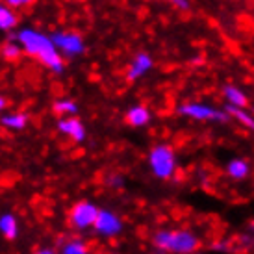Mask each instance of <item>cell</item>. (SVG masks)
Returning <instances> with one entry per match:
<instances>
[{"instance_id": "ac0fdd59", "label": "cell", "mask_w": 254, "mask_h": 254, "mask_svg": "<svg viewBox=\"0 0 254 254\" xmlns=\"http://www.w3.org/2000/svg\"><path fill=\"white\" fill-rule=\"evenodd\" d=\"M0 232L4 234V238H7V240H13L17 236V223L11 215H4L0 219Z\"/></svg>"}, {"instance_id": "9a60e30c", "label": "cell", "mask_w": 254, "mask_h": 254, "mask_svg": "<svg viewBox=\"0 0 254 254\" xmlns=\"http://www.w3.org/2000/svg\"><path fill=\"white\" fill-rule=\"evenodd\" d=\"M52 112L56 113L58 117H74L80 108L78 102L71 97H60V99L52 100Z\"/></svg>"}, {"instance_id": "8fae6325", "label": "cell", "mask_w": 254, "mask_h": 254, "mask_svg": "<svg viewBox=\"0 0 254 254\" xmlns=\"http://www.w3.org/2000/svg\"><path fill=\"white\" fill-rule=\"evenodd\" d=\"M221 93L225 97L226 106H234V108H243L247 110L249 108V97L247 93L241 89L240 85L236 84H225L221 87Z\"/></svg>"}, {"instance_id": "277c9868", "label": "cell", "mask_w": 254, "mask_h": 254, "mask_svg": "<svg viewBox=\"0 0 254 254\" xmlns=\"http://www.w3.org/2000/svg\"><path fill=\"white\" fill-rule=\"evenodd\" d=\"M50 39L54 43L58 52L65 58V60H76L82 58L87 52V43L85 37L71 28H54L49 32Z\"/></svg>"}, {"instance_id": "6da1fadb", "label": "cell", "mask_w": 254, "mask_h": 254, "mask_svg": "<svg viewBox=\"0 0 254 254\" xmlns=\"http://www.w3.org/2000/svg\"><path fill=\"white\" fill-rule=\"evenodd\" d=\"M9 37H13L15 41L21 45L22 52L30 58H36L47 71H50L56 76L65 74V71H67L65 58L54 47L49 32L37 28V26H30V24L22 26L21 24L13 34H9Z\"/></svg>"}, {"instance_id": "8992f818", "label": "cell", "mask_w": 254, "mask_h": 254, "mask_svg": "<svg viewBox=\"0 0 254 254\" xmlns=\"http://www.w3.org/2000/svg\"><path fill=\"white\" fill-rule=\"evenodd\" d=\"M154 69V58L147 50H137L134 56L130 58V62L127 65V71H125V78L127 82H137L148 74V72Z\"/></svg>"}, {"instance_id": "ba28073f", "label": "cell", "mask_w": 254, "mask_h": 254, "mask_svg": "<svg viewBox=\"0 0 254 254\" xmlns=\"http://www.w3.org/2000/svg\"><path fill=\"white\" fill-rule=\"evenodd\" d=\"M56 128L60 134L71 137L74 143H82L87 135V130H85V125L78 119L76 115L74 117H60L56 123Z\"/></svg>"}, {"instance_id": "5bb4252c", "label": "cell", "mask_w": 254, "mask_h": 254, "mask_svg": "<svg viewBox=\"0 0 254 254\" xmlns=\"http://www.w3.org/2000/svg\"><path fill=\"white\" fill-rule=\"evenodd\" d=\"M225 171L232 180H245L251 175V163L245 158H232L226 163Z\"/></svg>"}, {"instance_id": "7402d4cb", "label": "cell", "mask_w": 254, "mask_h": 254, "mask_svg": "<svg viewBox=\"0 0 254 254\" xmlns=\"http://www.w3.org/2000/svg\"><path fill=\"white\" fill-rule=\"evenodd\" d=\"M190 64L193 65V67H202V65H204V56H193L190 60Z\"/></svg>"}, {"instance_id": "5b68a950", "label": "cell", "mask_w": 254, "mask_h": 254, "mask_svg": "<svg viewBox=\"0 0 254 254\" xmlns=\"http://www.w3.org/2000/svg\"><path fill=\"white\" fill-rule=\"evenodd\" d=\"M148 165L156 178L169 180L177 173V152L169 143H156L148 152Z\"/></svg>"}, {"instance_id": "2e32d148", "label": "cell", "mask_w": 254, "mask_h": 254, "mask_svg": "<svg viewBox=\"0 0 254 254\" xmlns=\"http://www.w3.org/2000/svg\"><path fill=\"white\" fill-rule=\"evenodd\" d=\"M225 112L228 113V117H230V119L238 121L241 127H245L247 130H253V132H254V113L251 112V110L226 106V104H225Z\"/></svg>"}, {"instance_id": "cb8c5ba5", "label": "cell", "mask_w": 254, "mask_h": 254, "mask_svg": "<svg viewBox=\"0 0 254 254\" xmlns=\"http://www.w3.org/2000/svg\"><path fill=\"white\" fill-rule=\"evenodd\" d=\"M36 254H54L52 251H39V253H36Z\"/></svg>"}, {"instance_id": "52a82bcc", "label": "cell", "mask_w": 254, "mask_h": 254, "mask_svg": "<svg viewBox=\"0 0 254 254\" xmlns=\"http://www.w3.org/2000/svg\"><path fill=\"white\" fill-rule=\"evenodd\" d=\"M99 217V210L91 204V202H78L69 213V221L72 226L76 228H85L89 225H95V221Z\"/></svg>"}, {"instance_id": "603a6c76", "label": "cell", "mask_w": 254, "mask_h": 254, "mask_svg": "<svg viewBox=\"0 0 254 254\" xmlns=\"http://www.w3.org/2000/svg\"><path fill=\"white\" fill-rule=\"evenodd\" d=\"M6 106H7V99L0 93V115L6 112Z\"/></svg>"}, {"instance_id": "4fadbf2b", "label": "cell", "mask_w": 254, "mask_h": 254, "mask_svg": "<svg viewBox=\"0 0 254 254\" xmlns=\"http://www.w3.org/2000/svg\"><path fill=\"white\" fill-rule=\"evenodd\" d=\"M95 228L104 236H113L121 230V221L110 212H99V217L95 221Z\"/></svg>"}, {"instance_id": "ffe728a7", "label": "cell", "mask_w": 254, "mask_h": 254, "mask_svg": "<svg viewBox=\"0 0 254 254\" xmlns=\"http://www.w3.org/2000/svg\"><path fill=\"white\" fill-rule=\"evenodd\" d=\"M7 6L9 7H13L15 11L17 9H21V7H30V6H34L37 0H4Z\"/></svg>"}, {"instance_id": "44dd1931", "label": "cell", "mask_w": 254, "mask_h": 254, "mask_svg": "<svg viewBox=\"0 0 254 254\" xmlns=\"http://www.w3.org/2000/svg\"><path fill=\"white\" fill-rule=\"evenodd\" d=\"M171 6H175L180 11H190L191 9V0H167Z\"/></svg>"}, {"instance_id": "7c38bea8", "label": "cell", "mask_w": 254, "mask_h": 254, "mask_svg": "<svg viewBox=\"0 0 254 254\" xmlns=\"http://www.w3.org/2000/svg\"><path fill=\"white\" fill-rule=\"evenodd\" d=\"M30 125V115L26 112H4L0 115V127L7 128V130H24Z\"/></svg>"}, {"instance_id": "3957f363", "label": "cell", "mask_w": 254, "mask_h": 254, "mask_svg": "<svg viewBox=\"0 0 254 254\" xmlns=\"http://www.w3.org/2000/svg\"><path fill=\"white\" fill-rule=\"evenodd\" d=\"M177 113L184 119L197 121V123H215L225 125L230 121L225 108H217L210 102H198V100H186L177 106Z\"/></svg>"}, {"instance_id": "9c48e42d", "label": "cell", "mask_w": 254, "mask_h": 254, "mask_svg": "<svg viewBox=\"0 0 254 254\" xmlns=\"http://www.w3.org/2000/svg\"><path fill=\"white\" fill-rule=\"evenodd\" d=\"M125 121H127L128 127L143 128L152 121V112H150V108L147 104H132L125 112Z\"/></svg>"}, {"instance_id": "e0dca14e", "label": "cell", "mask_w": 254, "mask_h": 254, "mask_svg": "<svg viewBox=\"0 0 254 254\" xmlns=\"http://www.w3.org/2000/svg\"><path fill=\"white\" fill-rule=\"evenodd\" d=\"M24 54L21 49V45L15 41L13 37H6V41L0 45V56H2V60H6V62H11V64H15V62H19L21 60V56Z\"/></svg>"}, {"instance_id": "7a4b0ae2", "label": "cell", "mask_w": 254, "mask_h": 254, "mask_svg": "<svg viewBox=\"0 0 254 254\" xmlns=\"http://www.w3.org/2000/svg\"><path fill=\"white\" fill-rule=\"evenodd\" d=\"M152 243L156 249L173 254H195L200 245L197 234L190 230H160L154 234Z\"/></svg>"}, {"instance_id": "30bf717a", "label": "cell", "mask_w": 254, "mask_h": 254, "mask_svg": "<svg viewBox=\"0 0 254 254\" xmlns=\"http://www.w3.org/2000/svg\"><path fill=\"white\" fill-rule=\"evenodd\" d=\"M19 26H21V15L17 13L13 7L7 6L4 0H0V32L9 36Z\"/></svg>"}, {"instance_id": "d6986e66", "label": "cell", "mask_w": 254, "mask_h": 254, "mask_svg": "<svg viewBox=\"0 0 254 254\" xmlns=\"http://www.w3.org/2000/svg\"><path fill=\"white\" fill-rule=\"evenodd\" d=\"M64 254H87V249H85L80 241H71V243L65 247Z\"/></svg>"}]
</instances>
